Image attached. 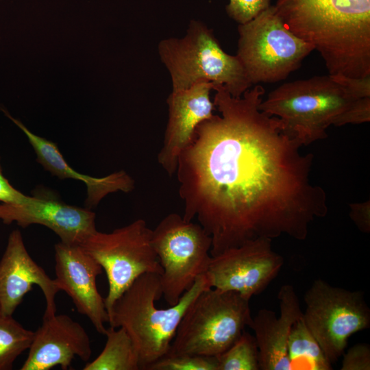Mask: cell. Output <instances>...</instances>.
Returning <instances> with one entry per match:
<instances>
[{"label": "cell", "mask_w": 370, "mask_h": 370, "mask_svg": "<svg viewBox=\"0 0 370 370\" xmlns=\"http://www.w3.org/2000/svg\"><path fill=\"white\" fill-rule=\"evenodd\" d=\"M214 114L196 127L175 174L183 218L212 238L211 256L259 238L303 241L328 213L325 190L310 180L314 156L259 108L258 84L241 97L214 88Z\"/></svg>", "instance_id": "1"}, {"label": "cell", "mask_w": 370, "mask_h": 370, "mask_svg": "<svg viewBox=\"0 0 370 370\" xmlns=\"http://www.w3.org/2000/svg\"><path fill=\"white\" fill-rule=\"evenodd\" d=\"M279 119L284 131L301 146L328 137L331 125L370 121V76L320 75L282 84L259 105Z\"/></svg>", "instance_id": "2"}, {"label": "cell", "mask_w": 370, "mask_h": 370, "mask_svg": "<svg viewBox=\"0 0 370 370\" xmlns=\"http://www.w3.org/2000/svg\"><path fill=\"white\" fill-rule=\"evenodd\" d=\"M274 7L320 53L329 75L370 76V0H278Z\"/></svg>", "instance_id": "3"}, {"label": "cell", "mask_w": 370, "mask_h": 370, "mask_svg": "<svg viewBox=\"0 0 370 370\" xmlns=\"http://www.w3.org/2000/svg\"><path fill=\"white\" fill-rule=\"evenodd\" d=\"M212 288L206 274L197 278L178 302L159 308L162 296L160 275L147 273L138 277L114 301L108 311V323L123 328L138 352L141 369L166 356L180 321L190 304L203 291Z\"/></svg>", "instance_id": "4"}, {"label": "cell", "mask_w": 370, "mask_h": 370, "mask_svg": "<svg viewBox=\"0 0 370 370\" xmlns=\"http://www.w3.org/2000/svg\"><path fill=\"white\" fill-rule=\"evenodd\" d=\"M158 51L170 74L172 90L207 82L240 97L254 86L238 58L227 53L213 32L199 21H190L184 36L162 40Z\"/></svg>", "instance_id": "5"}, {"label": "cell", "mask_w": 370, "mask_h": 370, "mask_svg": "<svg viewBox=\"0 0 370 370\" xmlns=\"http://www.w3.org/2000/svg\"><path fill=\"white\" fill-rule=\"evenodd\" d=\"M252 319L249 299L234 291L206 289L184 314L166 355L217 356L237 341Z\"/></svg>", "instance_id": "6"}, {"label": "cell", "mask_w": 370, "mask_h": 370, "mask_svg": "<svg viewBox=\"0 0 370 370\" xmlns=\"http://www.w3.org/2000/svg\"><path fill=\"white\" fill-rule=\"evenodd\" d=\"M238 32L236 56L253 85L285 79L314 50L288 29L271 5L238 24Z\"/></svg>", "instance_id": "7"}, {"label": "cell", "mask_w": 370, "mask_h": 370, "mask_svg": "<svg viewBox=\"0 0 370 370\" xmlns=\"http://www.w3.org/2000/svg\"><path fill=\"white\" fill-rule=\"evenodd\" d=\"M151 241L162 269V296L173 306L198 277L206 274L212 238L199 223L171 213L152 230Z\"/></svg>", "instance_id": "8"}, {"label": "cell", "mask_w": 370, "mask_h": 370, "mask_svg": "<svg viewBox=\"0 0 370 370\" xmlns=\"http://www.w3.org/2000/svg\"><path fill=\"white\" fill-rule=\"evenodd\" d=\"M151 236L152 230L138 219L110 233L97 231L80 245L106 273L108 292L104 300L108 312L138 277L162 273Z\"/></svg>", "instance_id": "9"}, {"label": "cell", "mask_w": 370, "mask_h": 370, "mask_svg": "<svg viewBox=\"0 0 370 370\" xmlns=\"http://www.w3.org/2000/svg\"><path fill=\"white\" fill-rule=\"evenodd\" d=\"M304 321L332 364L349 338L370 326V309L361 291H351L315 280L304 295Z\"/></svg>", "instance_id": "10"}, {"label": "cell", "mask_w": 370, "mask_h": 370, "mask_svg": "<svg viewBox=\"0 0 370 370\" xmlns=\"http://www.w3.org/2000/svg\"><path fill=\"white\" fill-rule=\"evenodd\" d=\"M271 241L259 238L212 256L206 273L212 288L237 292L249 300L262 293L284 264Z\"/></svg>", "instance_id": "11"}, {"label": "cell", "mask_w": 370, "mask_h": 370, "mask_svg": "<svg viewBox=\"0 0 370 370\" xmlns=\"http://www.w3.org/2000/svg\"><path fill=\"white\" fill-rule=\"evenodd\" d=\"M95 213L88 208L62 201L54 192L41 188L25 195L19 203L0 204V219L5 224L15 221L26 227L44 225L54 232L62 243L80 245L97 232Z\"/></svg>", "instance_id": "12"}, {"label": "cell", "mask_w": 370, "mask_h": 370, "mask_svg": "<svg viewBox=\"0 0 370 370\" xmlns=\"http://www.w3.org/2000/svg\"><path fill=\"white\" fill-rule=\"evenodd\" d=\"M102 270L99 262L81 245L62 242L55 245L54 280L58 287L71 298L77 312L86 316L95 330L105 335L108 314L96 283Z\"/></svg>", "instance_id": "13"}, {"label": "cell", "mask_w": 370, "mask_h": 370, "mask_svg": "<svg viewBox=\"0 0 370 370\" xmlns=\"http://www.w3.org/2000/svg\"><path fill=\"white\" fill-rule=\"evenodd\" d=\"M34 285L39 286L45 298L43 318L53 316L56 313L55 297L60 289L54 279L30 256L21 232L13 230L0 260V312L13 315Z\"/></svg>", "instance_id": "14"}, {"label": "cell", "mask_w": 370, "mask_h": 370, "mask_svg": "<svg viewBox=\"0 0 370 370\" xmlns=\"http://www.w3.org/2000/svg\"><path fill=\"white\" fill-rule=\"evenodd\" d=\"M212 83L203 82L169 95L168 122L158 161L170 176L175 174L178 158L190 143L195 129L214 115L215 106L210 97Z\"/></svg>", "instance_id": "15"}, {"label": "cell", "mask_w": 370, "mask_h": 370, "mask_svg": "<svg viewBox=\"0 0 370 370\" xmlns=\"http://www.w3.org/2000/svg\"><path fill=\"white\" fill-rule=\"evenodd\" d=\"M28 350L21 370H49L58 365L66 370L75 356L88 362L92 356L84 327L69 315L56 313L42 318Z\"/></svg>", "instance_id": "16"}, {"label": "cell", "mask_w": 370, "mask_h": 370, "mask_svg": "<svg viewBox=\"0 0 370 370\" xmlns=\"http://www.w3.org/2000/svg\"><path fill=\"white\" fill-rule=\"evenodd\" d=\"M280 315L271 310H260L250 328L254 331L260 370H289L287 343L293 323L303 316L299 298L292 285L278 291Z\"/></svg>", "instance_id": "17"}, {"label": "cell", "mask_w": 370, "mask_h": 370, "mask_svg": "<svg viewBox=\"0 0 370 370\" xmlns=\"http://www.w3.org/2000/svg\"><path fill=\"white\" fill-rule=\"evenodd\" d=\"M9 117L27 136L29 143L35 151L38 162L43 168L59 179L71 178L82 181L87 187L86 208L96 207L107 195L122 191L129 193L134 188V181L124 171L113 173L103 177H94L77 172L65 161L57 145L49 140L40 137L29 130L20 121Z\"/></svg>", "instance_id": "18"}, {"label": "cell", "mask_w": 370, "mask_h": 370, "mask_svg": "<svg viewBox=\"0 0 370 370\" xmlns=\"http://www.w3.org/2000/svg\"><path fill=\"white\" fill-rule=\"evenodd\" d=\"M106 342L99 356L88 362L84 370H139L140 359L136 347L123 328H107Z\"/></svg>", "instance_id": "19"}, {"label": "cell", "mask_w": 370, "mask_h": 370, "mask_svg": "<svg viewBox=\"0 0 370 370\" xmlns=\"http://www.w3.org/2000/svg\"><path fill=\"white\" fill-rule=\"evenodd\" d=\"M289 370H331L332 363L307 328L303 316L293 325L287 343Z\"/></svg>", "instance_id": "20"}, {"label": "cell", "mask_w": 370, "mask_h": 370, "mask_svg": "<svg viewBox=\"0 0 370 370\" xmlns=\"http://www.w3.org/2000/svg\"><path fill=\"white\" fill-rule=\"evenodd\" d=\"M34 332L25 328L12 315L0 312V370H10L16 359L29 349Z\"/></svg>", "instance_id": "21"}, {"label": "cell", "mask_w": 370, "mask_h": 370, "mask_svg": "<svg viewBox=\"0 0 370 370\" xmlns=\"http://www.w3.org/2000/svg\"><path fill=\"white\" fill-rule=\"evenodd\" d=\"M217 370H260L256 338L245 330L232 345L217 356Z\"/></svg>", "instance_id": "22"}, {"label": "cell", "mask_w": 370, "mask_h": 370, "mask_svg": "<svg viewBox=\"0 0 370 370\" xmlns=\"http://www.w3.org/2000/svg\"><path fill=\"white\" fill-rule=\"evenodd\" d=\"M147 370H217V356L188 354H168Z\"/></svg>", "instance_id": "23"}, {"label": "cell", "mask_w": 370, "mask_h": 370, "mask_svg": "<svg viewBox=\"0 0 370 370\" xmlns=\"http://www.w3.org/2000/svg\"><path fill=\"white\" fill-rule=\"evenodd\" d=\"M270 5V0H229L225 10L232 19L238 24H243Z\"/></svg>", "instance_id": "24"}, {"label": "cell", "mask_w": 370, "mask_h": 370, "mask_svg": "<svg viewBox=\"0 0 370 370\" xmlns=\"http://www.w3.org/2000/svg\"><path fill=\"white\" fill-rule=\"evenodd\" d=\"M341 370H369L370 346L367 343H358L344 352Z\"/></svg>", "instance_id": "25"}, {"label": "cell", "mask_w": 370, "mask_h": 370, "mask_svg": "<svg viewBox=\"0 0 370 370\" xmlns=\"http://www.w3.org/2000/svg\"><path fill=\"white\" fill-rule=\"evenodd\" d=\"M349 217L358 230L364 233L370 232V202L352 203L349 204Z\"/></svg>", "instance_id": "26"}, {"label": "cell", "mask_w": 370, "mask_h": 370, "mask_svg": "<svg viewBox=\"0 0 370 370\" xmlns=\"http://www.w3.org/2000/svg\"><path fill=\"white\" fill-rule=\"evenodd\" d=\"M25 195L15 189L4 177L0 166V201L3 204L19 203Z\"/></svg>", "instance_id": "27"}]
</instances>
